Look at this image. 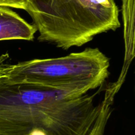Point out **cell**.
Returning a JSON list of instances; mask_svg holds the SVG:
<instances>
[{"label":"cell","instance_id":"obj_6","mask_svg":"<svg viewBox=\"0 0 135 135\" xmlns=\"http://www.w3.org/2000/svg\"><path fill=\"white\" fill-rule=\"evenodd\" d=\"M9 55L8 54H4L0 55V78L5 76L9 71L12 64L8 63Z\"/></svg>","mask_w":135,"mask_h":135},{"label":"cell","instance_id":"obj_4","mask_svg":"<svg viewBox=\"0 0 135 135\" xmlns=\"http://www.w3.org/2000/svg\"><path fill=\"white\" fill-rule=\"evenodd\" d=\"M37 30L9 7L0 6V41L23 40L32 41Z\"/></svg>","mask_w":135,"mask_h":135},{"label":"cell","instance_id":"obj_2","mask_svg":"<svg viewBox=\"0 0 135 135\" xmlns=\"http://www.w3.org/2000/svg\"><path fill=\"white\" fill-rule=\"evenodd\" d=\"M38 40L67 50L121 26L115 0H26Z\"/></svg>","mask_w":135,"mask_h":135},{"label":"cell","instance_id":"obj_5","mask_svg":"<svg viewBox=\"0 0 135 135\" xmlns=\"http://www.w3.org/2000/svg\"><path fill=\"white\" fill-rule=\"evenodd\" d=\"M26 0H0V6L22 10L26 9Z\"/></svg>","mask_w":135,"mask_h":135},{"label":"cell","instance_id":"obj_3","mask_svg":"<svg viewBox=\"0 0 135 135\" xmlns=\"http://www.w3.org/2000/svg\"><path fill=\"white\" fill-rule=\"evenodd\" d=\"M110 61L98 48H86L60 57L35 59L11 65L5 77L28 84L84 95L101 88L109 75Z\"/></svg>","mask_w":135,"mask_h":135},{"label":"cell","instance_id":"obj_1","mask_svg":"<svg viewBox=\"0 0 135 135\" xmlns=\"http://www.w3.org/2000/svg\"><path fill=\"white\" fill-rule=\"evenodd\" d=\"M99 89L80 96L1 77L0 135H25L36 129L47 135H104L113 94L108 90L100 100Z\"/></svg>","mask_w":135,"mask_h":135}]
</instances>
